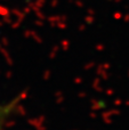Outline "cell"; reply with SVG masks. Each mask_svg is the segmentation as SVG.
Here are the masks:
<instances>
[{
  "label": "cell",
  "mask_w": 129,
  "mask_h": 130,
  "mask_svg": "<svg viewBox=\"0 0 129 130\" xmlns=\"http://www.w3.org/2000/svg\"><path fill=\"white\" fill-rule=\"evenodd\" d=\"M18 103H20V99L16 98L6 104H0V130H4V127L6 124L7 120L16 111Z\"/></svg>",
  "instance_id": "6da1fadb"
}]
</instances>
